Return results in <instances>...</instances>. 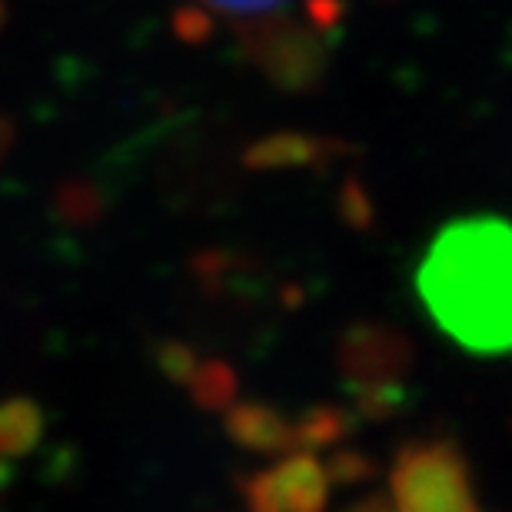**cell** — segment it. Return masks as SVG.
<instances>
[{"label": "cell", "mask_w": 512, "mask_h": 512, "mask_svg": "<svg viewBox=\"0 0 512 512\" xmlns=\"http://www.w3.org/2000/svg\"><path fill=\"white\" fill-rule=\"evenodd\" d=\"M393 512H479L466 459L449 443L403 449L389 476Z\"/></svg>", "instance_id": "obj_2"}, {"label": "cell", "mask_w": 512, "mask_h": 512, "mask_svg": "<svg viewBox=\"0 0 512 512\" xmlns=\"http://www.w3.org/2000/svg\"><path fill=\"white\" fill-rule=\"evenodd\" d=\"M449 340L473 353L512 350V220L466 217L436 233L416 273Z\"/></svg>", "instance_id": "obj_1"}, {"label": "cell", "mask_w": 512, "mask_h": 512, "mask_svg": "<svg viewBox=\"0 0 512 512\" xmlns=\"http://www.w3.org/2000/svg\"><path fill=\"white\" fill-rule=\"evenodd\" d=\"M203 7L220 10V14H233V17H250V14H263V10H273L283 0H200Z\"/></svg>", "instance_id": "obj_3"}]
</instances>
